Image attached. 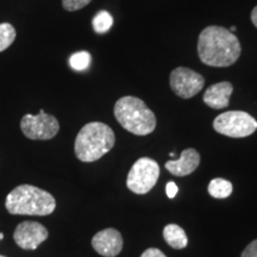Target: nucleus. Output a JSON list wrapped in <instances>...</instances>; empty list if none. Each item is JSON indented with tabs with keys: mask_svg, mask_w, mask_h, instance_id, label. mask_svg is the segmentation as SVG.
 <instances>
[{
	"mask_svg": "<svg viewBox=\"0 0 257 257\" xmlns=\"http://www.w3.org/2000/svg\"><path fill=\"white\" fill-rule=\"evenodd\" d=\"M240 53L242 47L238 38L226 28L211 25L199 35L198 55L206 66H232L239 59Z\"/></svg>",
	"mask_w": 257,
	"mask_h": 257,
	"instance_id": "1",
	"label": "nucleus"
},
{
	"mask_svg": "<svg viewBox=\"0 0 257 257\" xmlns=\"http://www.w3.org/2000/svg\"><path fill=\"white\" fill-rule=\"evenodd\" d=\"M9 213L16 216H49L56 200L49 192L32 185H21L9 193L5 200Z\"/></svg>",
	"mask_w": 257,
	"mask_h": 257,
	"instance_id": "2",
	"label": "nucleus"
},
{
	"mask_svg": "<svg viewBox=\"0 0 257 257\" xmlns=\"http://www.w3.org/2000/svg\"><path fill=\"white\" fill-rule=\"evenodd\" d=\"M113 130L100 121L86 124L79 131L74 143V152L81 162H95L114 147Z\"/></svg>",
	"mask_w": 257,
	"mask_h": 257,
	"instance_id": "3",
	"label": "nucleus"
},
{
	"mask_svg": "<svg viewBox=\"0 0 257 257\" xmlns=\"http://www.w3.org/2000/svg\"><path fill=\"white\" fill-rule=\"evenodd\" d=\"M114 117L125 130L136 136H147L156 127L155 113L136 96L126 95L117 100Z\"/></svg>",
	"mask_w": 257,
	"mask_h": 257,
	"instance_id": "4",
	"label": "nucleus"
},
{
	"mask_svg": "<svg viewBox=\"0 0 257 257\" xmlns=\"http://www.w3.org/2000/svg\"><path fill=\"white\" fill-rule=\"evenodd\" d=\"M213 128L224 136L243 138L255 133L257 120L244 111H227L213 120Z\"/></svg>",
	"mask_w": 257,
	"mask_h": 257,
	"instance_id": "5",
	"label": "nucleus"
},
{
	"mask_svg": "<svg viewBox=\"0 0 257 257\" xmlns=\"http://www.w3.org/2000/svg\"><path fill=\"white\" fill-rule=\"evenodd\" d=\"M159 176V163L150 157H141L128 172L126 186L136 194H147L155 187Z\"/></svg>",
	"mask_w": 257,
	"mask_h": 257,
	"instance_id": "6",
	"label": "nucleus"
},
{
	"mask_svg": "<svg viewBox=\"0 0 257 257\" xmlns=\"http://www.w3.org/2000/svg\"><path fill=\"white\" fill-rule=\"evenodd\" d=\"M24 136L35 141H48L60 131V123L54 115L41 110L38 114H25L21 120Z\"/></svg>",
	"mask_w": 257,
	"mask_h": 257,
	"instance_id": "7",
	"label": "nucleus"
},
{
	"mask_svg": "<svg viewBox=\"0 0 257 257\" xmlns=\"http://www.w3.org/2000/svg\"><path fill=\"white\" fill-rule=\"evenodd\" d=\"M170 88L182 99L193 98L201 91L205 79L201 74L187 67H178L170 73Z\"/></svg>",
	"mask_w": 257,
	"mask_h": 257,
	"instance_id": "8",
	"label": "nucleus"
},
{
	"mask_svg": "<svg viewBox=\"0 0 257 257\" xmlns=\"http://www.w3.org/2000/svg\"><path fill=\"white\" fill-rule=\"evenodd\" d=\"M48 237V229L38 221H23L16 227L14 232L16 244L24 250L37 249Z\"/></svg>",
	"mask_w": 257,
	"mask_h": 257,
	"instance_id": "9",
	"label": "nucleus"
},
{
	"mask_svg": "<svg viewBox=\"0 0 257 257\" xmlns=\"http://www.w3.org/2000/svg\"><path fill=\"white\" fill-rule=\"evenodd\" d=\"M124 240L121 233L113 227L99 231L92 238V246L99 255L104 257H115L123 250Z\"/></svg>",
	"mask_w": 257,
	"mask_h": 257,
	"instance_id": "10",
	"label": "nucleus"
},
{
	"mask_svg": "<svg viewBox=\"0 0 257 257\" xmlns=\"http://www.w3.org/2000/svg\"><path fill=\"white\" fill-rule=\"evenodd\" d=\"M199 165H200V154L193 148H188L181 153L179 160H169L166 163V169L170 174L182 178L192 174Z\"/></svg>",
	"mask_w": 257,
	"mask_h": 257,
	"instance_id": "11",
	"label": "nucleus"
},
{
	"mask_svg": "<svg viewBox=\"0 0 257 257\" xmlns=\"http://www.w3.org/2000/svg\"><path fill=\"white\" fill-rule=\"evenodd\" d=\"M232 92V83L229 81H221L210 86L205 91L202 100H204V102L208 107L214 108V110H221V108H225L229 106Z\"/></svg>",
	"mask_w": 257,
	"mask_h": 257,
	"instance_id": "12",
	"label": "nucleus"
},
{
	"mask_svg": "<svg viewBox=\"0 0 257 257\" xmlns=\"http://www.w3.org/2000/svg\"><path fill=\"white\" fill-rule=\"evenodd\" d=\"M163 238L169 246L174 249H184L188 244V238L185 230L176 224L166 225L163 229Z\"/></svg>",
	"mask_w": 257,
	"mask_h": 257,
	"instance_id": "13",
	"label": "nucleus"
},
{
	"mask_svg": "<svg viewBox=\"0 0 257 257\" xmlns=\"http://www.w3.org/2000/svg\"><path fill=\"white\" fill-rule=\"evenodd\" d=\"M232 184L225 179H213L208 184V194L212 198L216 199H225L229 198L232 193Z\"/></svg>",
	"mask_w": 257,
	"mask_h": 257,
	"instance_id": "14",
	"label": "nucleus"
},
{
	"mask_svg": "<svg viewBox=\"0 0 257 257\" xmlns=\"http://www.w3.org/2000/svg\"><path fill=\"white\" fill-rule=\"evenodd\" d=\"M113 25V18L107 11H100L93 18V29L96 34H106Z\"/></svg>",
	"mask_w": 257,
	"mask_h": 257,
	"instance_id": "15",
	"label": "nucleus"
},
{
	"mask_svg": "<svg viewBox=\"0 0 257 257\" xmlns=\"http://www.w3.org/2000/svg\"><path fill=\"white\" fill-rule=\"evenodd\" d=\"M16 40V30L10 23L0 24V53L8 49Z\"/></svg>",
	"mask_w": 257,
	"mask_h": 257,
	"instance_id": "16",
	"label": "nucleus"
},
{
	"mask_svg": "<svg viewBox=\"0 0 257 257\" xmlns=\"http://www.w3.org/2000/svg\"><path fill=\"white\" fill-rule=\"evenodd\" d=\"M91 63V54L87 51H78L69 59V64L75 70H85Z\"/></svg>",
	"mask_w": 257,
	"mask_h": 257,
	"instance_id": "17",
	"label": "nucleus"
},
{
	"mask_svg": "<svg viewBox=\"0 0 257 257\" xmlns=\"http://www.w3.org/2000/svg\"><path fill=\"white\" fill-rule=\"evenodd\" d=\"M92 0H62V6L66 11L74 12L86 8Z\"/></svg>",
	"mask_w": 257,
	"mask_h": 257,
	"instance_id": "18",
	"label": "nucleus"
},
{
	"mask_svg": "<svg viewBox=\"0 0 257 257\" xmlns=\"http://www.w3.org/2000/svg\"><path fill=\"white\" fill-rule=\"evenodd\" d=\"M240 257H257V239L248 244V246L243 250Z\"/></svg>",
	"mask_w": 257,
	"mask_h": 257,
	"instance_id": "19",
	"label": "nucleus"
},
{
	"mask_svg": "<svg viewBox=\"0 0 257 257\" xmlns=\"http://www.w3.org/2000/svg\"><path fill=\"white\" fill-rule=\"evenodd\" d=\"M141 257H167L165 253L157 248H149L144 251Z\"/></svg>",
	"mask_w": 257,
	"mask_h": 257,
	"instance_id": "20",
	"label": "nucleus"
},
{
	"mask_svg": "<svg viewBox=\"0 0 257 257\" xmlns=\"http://www.w3.org/2000/svg\"><path fill=\"white\" fill-rule=\"evenodd\" d=\"M166 191H167V195H168V198L173 199V198H175L176 194H178L179 189H178V186H176L174 182L170 181V182H168V184H167Z\"/></svg>",
	"mask_w": 257,
	"mask_h": 257,
	"instance_id": "21",
	"label": "nucleus"
},
{
	"mask_svg": "<svg viewBox=\"0 0 257 257\" xmlns=\"http://www.w3.org/2000/svg\"><path fill=\"white\" fill-rule=\"evenodd\" d=\"M251 22H252V24L255 25V27L257 28V6H255V8L252 9V12H251Z\"/></svg>",
	"mask_w": 257,
	"mask_h": 257,
	"instance_id": "22",
	"label": "nucleus"
},
{
	"mask_svg": "<svg viewBox=\"0 0 257 257\" xmlns=\"http://www.w3.org/2000/svg\"><path fill=\"white\" fill-rule=\"evenodd\" d=\"M236 30H237V29H236V27H232V28H231V30H230V31H231V32H232V34H233V32H234V31H236Z\"/></svg>",
	"mask_w": 257,
	"mask_h": 257,
	"instance_id": "23",
	"label": "nucleus"
},
{
	"mask_svg": "<svg viewBox=\"0 0 257 257\" xmlns=\"http://www.w3.org/2000/svg\"><path fill=\"white\" fill-rule=\"evenodd\" d=\"M3 238H4V234L0 233V239H3Z\"/></svg>",
	"mask_w": 257,
	"mask_h": 257,
	"instance_id": "24",
	"label": "nucleus"
},
{
	"mask_svg": "<svg viewBox=\"0 0 257 257\" xmlns=\"http://www.w3.org/2000/svg\"><path fill=\"white\" fill-rule=\"evenodd\" d=\"M0 257H6V256H3V255H0Z\"/></svg>",
	"mask_w": 257,
	"mask_h": 257,
	"instance_id": "25",
	"label": "nucleus"
}]
</instances>
